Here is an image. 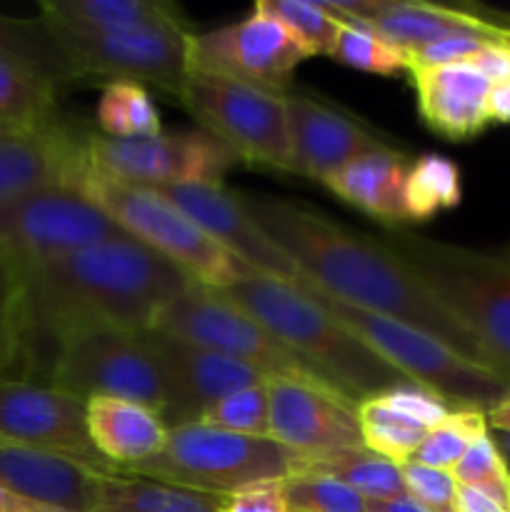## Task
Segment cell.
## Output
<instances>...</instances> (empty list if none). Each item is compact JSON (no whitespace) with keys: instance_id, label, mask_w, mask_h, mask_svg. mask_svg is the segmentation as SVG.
<instances>
[{"instance_id":"obj_29","label":"cell","mask_w":510,"mask_h":512,"mask_svg":"<svg viewBox=\"0 0 510 512\" xmlns=\"http://www.w3.org/2000/svg\"><path fill=\"white\" fill-rule=\"evenodd\" d=\"M95 512H223V498L160 480L108 475Z\"/></svg>"},{"instance_id":"obj_49","label":"cell","mask_w":510,"mask_h":512,"mask_svg":"<svg viewBox=\"0 0 510 512\" xmlns=\"http://www.w3.org/2000/svg\"><path fill=\"white\" fill-rule=\"evenodd\" d=\"M8 512H65V510H58V508H50V505L30 503V500H23V498H15L13 508H10Z\"/></svg>"},{"instance_id":"obj_42","label":"cell","mask_w":510,"mask_h":512,"mask_svg":"<svg viewBox=\"0 0 510 512\" xmlns=\"http://www.w3.org/2000/svg\"><path fill=\"white\" fill-rule=\"evenodd\" d=\"M495 40L488 38H448L430 43L425 48L408 53V68H440V65H455L468 63L475 53L485 48Z\"/></svg>"},{"instance_id":"obj_48","label":"cell","mask_w":510,"mask_h":512,"mask_svg":"<svg viewBox=\"0 0 510 512\" xmlns=\"http://www.w3.org/2000/svg\"><path fill=\"white\" fill-rule=\"evenodd\" d=\"M488 425L490 430H510V395L493 410H488Z\"/></svg>"},{"instance_id":"obj_3","label":"cell","mask_w":510,"mask_h":512,"mask_svg":"<svg viewBox=\"0 0 510 512\" xmlns=\"http://www.w3.org/2000/svg\"><path fill=\"white\" fill-rule=\"evenodd\" d=\"M220 295L253 315L280 343L288 345L328 388L358 405L385 390L415 385L408 375L375 353L360 335L310 298L300 283L253 273Z\"/></svg>"},{"instance_id":"obj_44","label":"cell","mask_w":510,"mask_h":512,"mask_svg":"<svg viewBox=\"0 0 510 512\" xmlns=\"http://www.w3.org/2000/svg\"><path fill=\"white\" fill-rule=\"evenodd\" d=\"M473 68L488 78L490 85H498L510 80V40H495V43L485 45L480 53H475L468 60Z\"/></svg>"},{"instance_id":"obj_36","label":"cell","mask_w":510,"mask_h":512,"mask_svg":"<svg viewBox=\"0 0 510 512\" xmlns=\"http://www.w3.org/2000/svg\"><path fill=\"white\" fill-rule=\"evenodd\" d=\"M255 8L283 23L308 58L330 55V48L343 28V20L325 10L320 0H258Z\"/></svg>"},{"instance_id":"obj_16","label":"cell","mask_w":510,"mask_h":512,"mask_svg":"<svg viewBox=\"0 0 510 512\" xmlns=\"http://www.w3.org/2000/svg\"><path fill=\"white\" fill-rule=\"evenodd\" d=\"M143 338L165 375L168 405L163 410V420L168 428L200 423L218 400L265 383L263 375L255 373L248 365L200 348L188 340L173 338L155 328L143 330Z\"/></svg>"},{"instance_id":"obj_6","label":"cell","mask_w":510,"mask_h":512,"mask_svg":"<svg viewBox=\"0 0 510 512\" xmlns=\"http://www.w3.org/2000/svg\"><path fill=\"white\" fill-rule=\"evenodd\" d=\"M298 455L270 438H250L203 423L168 428L163 450L115 475L160 480L208 495H233L293 475Z\"/></svg>"},{"instance_id":"obj_4","label":"cell","mask_w":510,"mask_h":512,"mask_svg":"<svg viewBox=\"0 0 510 512\" xmlns=\"http://www.w3.org/2000/svg\"><path fill=\"white\" fill-rule=\"evenodd\" d=\"M383 243L418 270L478 343L488 368L510 383V263L503 253H480L405 230L383 235Z\"/></svg>"},{"instance_id":"obj_8","label":"cell","mask_w":510,"mask_h":512,"mask_svg":"<svg viewBox=\"0 0 510 512\" xmlns=\"http://www.w3.org/2000/svg\"><path fill=\"white\" fill-rule=\"evenodd\" d=\"M45 385L80 400L113 398L148 405L163 415L168 388L143 330L98 328L70 335L45 363Z\"/></svg>"},{"instance_id":"obj_52","label":"cell","mask_w":510,"mask_h":512,"mask_svg":"<svg viewBox=\"0 0 510 512\" xmlns=\"http://www.w3.org/2000/svg\"><path fill=\"white\" fill-rule=\"evenodd\" d=\"M503 258H505V260H508V263H510V248H508V250H505V253H503Z\"/></svg>"},{"instance_id":"obj_37","label":"cell","mask_w":510,"mask_h":512,"mask_svg":"<svg viewBox=\"0 0 510 512\" xmlns=\"http://www.w3.org/2000/svg\"><path fill=\"white\" fill-rule=\"evenodd\" d=\"M330 58L348 68L375 75H398L408 70V53L403 48L380 38L373 30L350 23H343L340 28L338 38L330 48Z\"/></svg>"},{"instance_id":"obj_7","label":"cell","mask_w":510,"mask_h":512,"mask_svg":"<svg viewBox=\"0 0 510 512\" xmlns=\"http://www.w3.org/2000/svg\"><path fill=\"white\" fill-rule=\"evenodd\" d=\"M80 190L103 208L125 235L178 265L198 285L213 290L230 288L255 273L158 190L120 185L95 173L80 180Z\"/></svg>"},{"instance_id":"obj_41","label":"cell","mask_w":510,"mask_h":512,"mask_svg":"<svg viewBox=\"0 0 510 512\" xmlns=\"http://www.w3.org/2000/svg\"><path fill=\"white\" fill-rule=\"evenodd\" d=\"M408 498L423 505L430 512H455V495H458V480L448 470H435L428 465L405 460L400 463Z\"/></svg>"},{"instance_id":"obj_30","label":"cell","mask_w":510,"mask_h":512,"mask_svg":"<svg viewBox=\"0 0 510 512\" xmlns=\"http://www.w3.org/2000/svg\"><path fill=\"white\" fill-rule=\"evenodd\" d=\"M28 290L25 265L0 250V380L15 370L28 373Z\"/></svg>"},{"instance_id":"obj_5","label":"cell","mask_w":510,"mask_h":512,"mask_svg":"<svg viewBox=\"0 0 510 512\" xmlns=\"http://www.w3.org/2000/svg\"><path fill=\"white\" fill-rule=\"evenodd\" d=\"M300 285L310 298L318 300L333 318L360 335L393 368H398L415 385L435 393L453 408H475L488 415V410H493L510 395L508 380L463 358L443 340L400 320L340 303L305 280H300Z\"/></svg>"},{"instance_id":"obj_38","label":"cell","mask_w":510,"mask_h":512,"mask_svg":"<svg viewBox=\"0 0 510 512\" xmlns=\"http://www.w3.org/2000/svg\"><path fill=\"white\" fill-rule=\"evenodd\" d=\"M458 485L480 490L510 512V465L495 445L493 433H483L470 443L460 463L453 468Z\"/></svg>"},{"instance_id":"obj_10","label":"cell","mask_w":510,"mask_h":512,"mask_svg":"<svg viewBox=\"0 0 510 512\" xmlns=\"http://www.w3.org/2000/svg\"><path fill=\"white\" fill-rule=\"evenodd\" d=\"M178 103L238 160L293 173L285 95L190 73Z\"/></svg>"},{"instance_id":"obj_14","label":"cell","mask_w":510,"mask_h":512,"mask_svg":"<svg viewBox=\"0 0 510 512\" xmlns=\"http://www.w3.org/2000/svg\"><path fill=\"white\" fill-rule=\"evenodd\" d=\"M308 53L290 30L263 10L208 33L190 35V73L233 80L268 93L288 95L290 78Z\"/></svg>"},{"instance_id":"obj_22","label":"cell","mask_w":510,"mask_h":512,"mask_svg":"<svg viewBox=\"0 0 510 512\" xmlns=\"http://www.w3.org/2000/svg\"><path fill=\"white\" fill-rule=\"evenodd\" d=\"M108 475L68 455L0 445V485L30 503L65 512H95Z\"/></svg>"},{"instance_id":"obj_9","label":"cell","mask_w":510,"mask_h":512,"mask_svg":"<svg viewBox=\"0 0 510 512\" xmlns=\"http://www.w3.org/2000/svg\"><path fill=\"white\" fill-rule=\"evenodd\" d=\"M153 328L238 360L265 380H305V383L325 385L320 375L305 365L288 345L280 343L265 325L225 300L218 290L205 285L195 283L180 298L165 305Z\"/></svg>"},{"instance_id":"obj_12","label":"cell","mask_w":510,"mask_h":512,"mask_svg":"<svg viewBox=\"0 0 510 512\" xmlns=\"http://www.w3.org/2000/svg\"><path fill=\"white\" fill-rule=\"evenodd\" d=\"M113 238L130 235L78 185H53L0 205V250L25 268Z\"/></svg>"},{"instance_id":"obj_1","label":"cell","mask_w":510,"mask_h":512,"mask_svg":"<svg viewBox=\"0 0 510 512\" xmlns=\"http://www.w3.org/2000/svg\"><path fill=\"white\" fill-rule=\"evenodd\" d=\"M240 198L255 223L298 265L305 283L340 303L413 325L488 368L468 330L383 238L343 228L293 200L248 193Z\"/></svg>"},{"instance_id":"obj_27","label":"cell","mask_w":510,"mask_h":512,"mask_svg":"<svg viewBox=\"0 0 510 512\" xmlns=\"http://www.w3.org/2000/svg\"><path fill=\"white\" fill-rule=\"evenodd\" d=\"M0 65L63 90L78 83L73 63L48 18H15L0 13Z\"/></svg>"},{"instance_id":"obj_20","label":"cell","mask_w":510,"mask_h":512,"mask_svg":"<svg viewBox=\"0 0 510 512\" xmlns=\"http://www.w3.org/2000/svg\"><path fill=\"white\" fill-rule=\"evenodd\" d=\"M85 140L88 133L60 115L40 128L0 135V205L53 185L80 188L90 173Z\"/></svg>"},{"instance_id":"obj_43","label":"cell","mask_w":510,"mask_h":512,"mask_svg":"<svg viewBox=\"0 0 510 512\" xmlns=\"http://www.w3.org/2000/svg\"><path fill=\"white\" fill-rule=\"evenodd\" d=\"M223 512H290L285 503L283 480L250 485L223 498Z\"/></svg>"},{"instance_id":"obj_21","label":"cell","mask_w":510,"mask_h":512,"mask_svg":"<svg viewBox=\"0 0 510 512\" xmlns=\"http://www.w3.org/2000/svg\"><path fill=\"white\" fill-rule=\"evenodd\" d=\"M293 173L328 183L335 173L365 153L388 148V140L340 110L305 95H285Z\"/></svg>"},{"instance_id":"obj_50","label":"cell","mask_w":510,"mask_h":512,"mask_svg":"<svg viewBox=\"0 0 510 512\" xmlns=\"http://www.w3.org/2000/svg\"><path fill=\"white\" fill-rule=\"evenodd\" d=\"M490 433H493L495 445H498V450L503 453V458L508 460L510 465V430H490Z\"/></svg>"},{"instance_id":"obj_17","label":"cell","mask_w":510,"mask_h":512,"mask_svg":"<svg viewBox=\"0 0 510 512\" xmlns=\"http://www.w3.org/2000/svg\"><path fill=\"white\" fill-rule=\"evenodd\" d=\"M343 23L360 25L390 40L405 53L448 38L510 40V25L460 5L425 0H320Z\"/></svg>"},{"instance_id":"obj_40","label":"cell","mask_w":510,"mask_h":512,"mask_svg":"<svg viewBox=\"0 0 510 512\" xmlns=\"http://www.w3.org/2000/svg\"><path fill=\"white\" fill-rule=\"evenodd\" d=\"M210 428L228 430L235 435H250V438H270V403H268V380L253 388L238 390L228 398L218 400L200 420ZM273 440V438H270Z\"/></svg>"},{"instance_id":"obj_2","label":"cell","mask_w":510,"mask_h":512,"mask_svg":"<svg viewBox=\"0 0 510 512\" xmlns=\"http://www.w3.org/2000/svg\"><path fill=\"white\" fill-rule=\"evenodd\" d=\"M195 280L133 238L103 240L25 268L28 373H43L50 353L85 330H148L160 310Z\"/></svg>"},{"instance_id":"obj_11","label":"cell","mask_w":510,"mask_h":512,"mask_svg":"<svg viewBox=\"0 0 510 512\" xmlns=\"http://www.w3.org/2000/svg\"><path fill=\"white\" fill-rule=\"evenodd\" d=\"M85 155L90 173L150 190L183 183H223L225 173L238 163V158L203 128L145 138L88 133Z\"/></svg>"},{"instance_id":"obj_51","label":"cell","mask_w":510,"mask_h":512,"mask_svg":"<svg viewBox=\"0 0 510 512\" xmlns=\"http://www.w3.org/2000/svg\"><path fill=\"white\" fill-rule=\"evenodd\" d=\"M15 498H18V495L8 493V490H5L3 485H0V512H8L10 508H13Z\"/></svg>"},{"instance_id":"obj_28","label":"cell","mask_w":510,"mask_h":512,"mask_svg":"<svg viewBox=\"0 0 510 512\" xmlns=\"http://www.w3.org/2000/svg\"><path fill=\"white\" fill-rule=\"evenodd\" d=\"M295 473L328 475V478H335L353 488L365 500H390L408 495L400 463L373 453L365 445L333 450V453L323 455H308V458L298 455L293 475Z\"/></svg>"},{"instance_id":"obj_39","label":"cell","mask_w":510,"mask_h":512,"mask_svg":"<svg viewBox=\"0 0 510 512\" xmlns=\"http://www.w3.org/2000/svg\"><path fill=\"white\" fill-rule=\"evenodd\" d=\"M290 512H368L365 498L328 475L295 473L283 480Z\"/></svg>"},{"instance_id":"obj_45","label":"cell","mask_w":510,"mask_h":512,"mask_svg":"<svg viewBox=\"0 0 510 512\" xmlns=\"http://www.w3.org/2000/svg\"><path fill=\"white\" fill-rule=\"evenodd\" d=\"M455 512H508L493 498H488L480 490L468 488V485H458V495H455Z\"/></svg>"},{"instance_id":"obj_31","label":"cell","mask_w":510,"mask_h":512,"mask_svg":"<svg viewBox=\"0 0 510 512\" xmlns=\"http://www.w3.org/2000/svg\"><path fill=\"white\" fill-rule=\"evenodd\" d=\"M463 198V180L455 160L438 153L413 158L405 183V205L410 223H425L440 210L455 208Z\"/></svg>"},{"instance_id":"obj_33","label":"cell","mask_w":510,"mask_h":512,"mask_svg":"<svg viewBox=\"0 0 510 512\" xmlns=\"http://www.w3.org/2000/svg\"><path fill=\"white\" fill-rule=\"evenodd\" d=\"M100 133L108 138H145L158 135L160 113L143 85L108 83L95 108Z\"/></svg>"},{"instance_id":"obj_19","label":"cell","mask_w":510,"mask_h":512,"mask_svg":"<svg viewBox=\"0 0 510 512\" xmlns=\"http://www.w3.org/2000/svg\"><path fill=\"white\" fill-rule=\"evenodd\" d=\"M270 438L295 455H323L360 448L355 403L320 383L268 380Z\"/></svg>"},{"instance_id":"obj_24","label":"cell","mask_w":510,"mask_h":512,"mask_svg":"<svg viewBox=\"0 0 510 512\" xmlns=\"http://www.w3.org/2000/svg\"><path fill=\"white\" fill-rule=\"evenodd\" d=\"M410 163L413 158L388 145L355 158L325 185L348 205L395 228L410 223L408 205H405Z\"/></svg>"},{"instance_id":"obj_18","label":"cell","mask_w":510,"mask_h":512,"mask_svg":"<svg viewBox=\"0 0 510 512\" xmlns=\"http://www.w3.org/2000/svg\"><path fill=\"white\" fill-rule=\"evenodd\" d=\"M158 193L178 205L190 220H195V225H200L215 243L223 245L250 270L285 283L303 280L298 265L255 223L240 193H233L223 183L165 185L158 188Z\"/></svg>"},{"instance_id":"obj_32","label":"cell","mask_w":510,"mask_h":512,"mask_svg":"<svg viewBox=\"0 0 510 512\" xmlns=\"http://www.w3.org/2000/svg\"><path fill=\"white\" fill-rule=\"evenodd\" d=\"M363 445L393 463L413 458L415 448L425 438L428 428L410 415L395 410L383 395H373L355 405Z\"/></svg>"},{"instance_id":"obj_46","label":"cell","mask_w":510,"mask_h":512,"mask_svg":"<svg viewBox=\"0 0 510 512\" xmlns=\"http://www.w3.org/2000/svg\"><path fill=\"white\" fill-rule=\"evenodd\" d=\"M488 118L490 123H510V80L490 88Z\"/></svg>"},{"instance_id":"obj_47","label":"cell","mask_w":510,"mask_h":512,"mask_svg":"<svg viewBox=\"0 0 510 512\" xmlns=\"http://www.w3.org/2000/svg\"><path fill=\"white\" fill-rule=\"evenodd\" d=\"M365 508H368V512H430L408 495L390 500H365Z\"/></svg>"},{"instance_id":"obj_15","label":"cell","mask_w":510,"mask_h":512,"mask_svg":"<svg viewBox=\"0 0 510 512\" xmlns=\"http://www.w3.org/2000/svg\"><path fill=\"white\" fill-rule=\"evenodd\" d=\"M0 445L50 450L115 475L90 440L85 400L35 380H0Z\"/></svg>"},{"instance_id":"obj_34","label":"cell","mask_w":510,"mask_h":512,"mask_svg":"<svg viewBox=\"0 0 510 512\" xmlns=\"http://www.w3.org/2000/svg\"><path fill=\"white\" fill-rule=\"evenodd\" d=\"M58 90L0 65V135L33 130L58 118Z\"/></svg>"},{"instance_id":"obj_13","label":"cell","mask_w":510,"mask_h":512,"mask_svg":"<svg viewBox=\"0 0 510 512\" xmlns=\"http://www.w3.org/2000/svg\"><path fill=\"white\" fill-rule=\"evenodd\" d=\"M45 18V15H43ZM73 63L78 80L153 85L180 100L190 78V30L145 28L120 33H85L50 23Z\"/></svg>"},{"instance_id":"obj_26","label":"cell","mask_w":510,"mask_h":512,"mask_svg":"<svg viewBox=\"0 0 510 512\" xmlns=\"http://www.w3.org/2000/svg\"><path fill=\"white\" fill-rule=\"evenodd\" d=\"M40 15L60 28L85 33L145 28L190 30L183 10L168 0H43Z\"/></svg>"},{"instance_id":"obj_23","label":"cell","mask_w":510,"mask_h":512,"mask_svg":"<svg viewBox=\"0 0 510 512\" xmlns=\"http://www.w3.org/2000/svg\"><path fill=\"white\" fill-rule=\"evenodd\" d=\"M418 113L433 133L448 140H468L483 133L488 118V95L493 85L470 63L440 68H408Z\"/></svg>"},{"instance_id":"obj_35","label":"cell","mask_w":510,"mask_h":512,"mask_svg":"<svg viewBox=\"0 0 510 512\" xmlns=\"http://www.w3.org/2000/svg\"><path fill=\"white\" fill-rule=\"evenodd\" d=\"M488 415L475 408H455L443 423L430 428L413 453V463L453 473L475 438L488 433Z\"/></svg>"},{"instance_id":"obj_25","label":"cell","mask_w":510,"mask_h":512,"mask_svg":"<svg viewBox=\"0 0 510 512\" xmlns=\"http://www.w3.org/2000/svg\"><path fill=\"white\" fill-rule=\"evenodd\" d=\"M85 423L95 450L118 473L160 453L168 440V425L158 410L130 400L93 398L85 403Z\"/></svg>"}]
</instances>
